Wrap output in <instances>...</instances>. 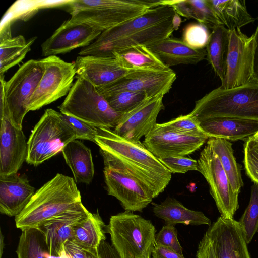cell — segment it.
I'll list each match as a JSON object with an SVG mask.
<instances>
[{"instance_id":"cell-49","label":"cell","mask_w":258,"mask_h":258,"mask_svg":"<svg viewBox=\"0 0 258 258\" xmlns=\"http://www.w3.org/2000/svg\"><path fill=\"white\" fill-rule=\"evenodd\" d=\"M181 23V19L177 13H176L172 20L173 26L174 30L179 28Z\"/></svg>"},{"instance_id":"cell-27","label":"cell","mask_w":258,"mask_h":258,"mask_svg":"<svg viewBox=\"0 0 258 258\" xmlns=\"http://www.w3.org/2000/svg\"><path fill=\"white\" fill-rule=\"evenodd\" d=\"M207 1L221 24L229 30L240 29L256 20L247 11L245 1Z\"/></svg>"},{"instance_id":"cell-37","label":"cell","mask_w":258,"mask_h":258,"mask_svg":"<svg viewBox=\"0 0 258 258\" xmlns=\"http://www.w3.org/2000/svg\"><path fill=\"white\" fill-rule=\"evenodd\" d=\"M210 34L208 28L200 23H190L184 28L182 41L195 49H203L209 42Z\"/></svg>"},{"instance_id":"cell-32","label":"cell","mask_w":258,"mask_h":258,"mask_svg":"<svg viewBox=\"0 0 258 258\" xmlns=\"http://www.w3.org/2000/svg\"><path fill=\"white\" fill-rule=\"evenodd\" d=\"M36 39L34 37L27 41L20 35L0 42V76L25 57Z\"/></svg>"},{"instance_id":"cell-33","label":"cell","mask_w":258,"mask_h":258,"mask_svg":"<svg viewBox=\"0 0 258 258\" xmlns=\"http://www.w3.org/2000/svg\"><path fill=\"white\" fill-rule=\"evenodd\" d=\"M16 253L18 258H50L45 235L38 228L22 231Z\"/></svg>"},{"instance_id":"cell-51","label":"cell","mask_w":258,"mask_h":258,"mask_svg":"<svg viewBox=\"0 0 258 258\" xmlns=\"http://www.w3.org/2000/svg\"><path fill=\"white\" fill-rule=\"evenodd\" d=\"M257 232H258V230H257Z\"/></svg>"},{"instance_id":"cell-38","label":"cell","mask_w":258,"mask_h":258,"mask_svg":"<svg viewBox=\"0 0 258 258\" xmlns=\"http://www.w3.org/2000/svg\"><path fill=\"white\" fill-rule=\"evenodd\" d=\"M194 14V19L208 28L222 25L207 0H188Z\"/></svg>"},{"instance_id":"cell-44","label":"cell","mask_w":258,"mask_h":258,"mask_svg":"<svg viewBox=\"0 0 258 258\" xmlns=\"http://www.w3.org/2000/svg\"><path fill=\"white\" fill-rule=\"evenodd\" d=\"M196 258H217L212 241L206 233L199 244Z\"/></svg>"},{"instance_id":"cell-40","label":"cell","mask_w":258,"mask_h":258,"mask_svg":"<svg viewBox=\"0 0 258 258\" xmlns=\"http://www.w3.org/2000/svg\"><path fill=\"white\" fill-rule=\"evenodd\" d=\"M172 173H185L198 171L197 160L186 156H170L158 158Z\"/></svg>"},{"instance_id":"cell-15","label":"cell","mask_w":258,"mask_h":258,"mask_svg":"<svg viewBox=\"0 0 258 258\" xmlns=\"http://www.w3.org/2000/svg\"><path fill=\"white\" fill-rule=\"evenodd\" d=\"M103 31L88 24L64 21L41 45L42 54L46 57L64 54L93 43Z\"/></svg>"},{"instance_id":"cell-20","label":"cell","mask_w":258,"mask_h":258,"mask_svg":"<svg viewBox=\"0 0 258 258\" xmlns=\"http://www.w3.org/2000/svg\"><path fill=\"white\" fill-rule=\"evenodd\" d=\"M74 64L77 76L85 79L96 87L110 84L133 71L123 68L114 57L79 55Z\"/></svg>"},{"instance_id":"cell-13","label":"cell","mask_w":258,"mask_h":258,"mask_svg":"<svg viewBox=\"0 0 258 258\" xmlns=\"http://www.w3.org/2000/svg\"><path fill=\"white\" fill-rule=\"evenodd\" d=\"M176 79L171 69L167 71H133L106 86L96 87L101 95L128 91L145 93L149 98L168 93Z\"/></svg>"},{"instance_id":"cell-19","label":"cell","mask_w":258,"mask_h":258,"mask_svg":"<svg viewBox=\"0 0 258 258\" xmlns=\"http://www.w3.org/2000/svg\"><path fill=\"white\" fill-rule=\"evenodd\" d=\"M28 144L22 129L1 117L0 177L17 174L26 160Z\"/></svg>"},{"instance_id":"cell-3","label":"cell","mask_w":258,"mask_h":258,"mask_svg":"<svg viewBox=\"0 0 258 258\" xmlns=\"http://www.w3.org/2000/svg\"><path fill=\"white\" fill-rule=\"evenodd\" d=\"M81 203V194L74 179L57 173L35 191L27 206L15 217L16 226L22 231L38 228Z\"/></svg>"},{"instance_id":"cell-46","label":"cell","mask_w":258,"mask_h":258,"mask_svg":"<svg viewBox=\"0 0 258 258\" xmlns=\"http://www.w3.org/2000/svg\"><path fill=\"white\" fill-rule=\"evenodd\" d=\"M99 258H120L115 249L109 243L103 241L98 248Z\"/></svg>"},{"instance_id":"cell-43","label":"cell","mask_w":258,"mask_h":258,"mask_svg":"<svg viewBox=\"0 0 258 258\" xmlns=\"http://www.w3.org/2000/svg\"><path fill=\"white\" fill-rule=\"evenodd\" d=\"M60 258H99L98 250L87 249L71 241L64 244Z\"/></svg>"},{"instance_id":"cell-9","label":"cell","mask_w":258,"mask_h":258,"mask_svg":"<svg viewBox=\"0 0 258 258\" xmlns=\"http://www.w3.org/2000/svg\"><path fill=\"white\" fill-rule=\"evenodd\" d=\"M76 134L63 119L61 112L45 110L34 127L27 141V163L37 166L54 156L71 141Z\"/></svg>"},{"instance_id":"cell-42","label":"cell","mask_w":258,"mask_h":258,"mask_svg":"<svg viewBox=\"0 0 258 258\" xmlns=\"http://www.w3.org/2000/svg\"><path fill=\"white\" fill-rule=\"evenodd\" d=\"M156 245L163 246L183 254V249L177 238V232L174 225L166 224L156 234Z\"/></svg>"},{"instance_id":"cell-35","label":"cell","mask_w":258,"mask_h":258,"mask_svg":"<svg viewBox=\"0 0 258 258\" xmlns=\"http://www.w3.org/2000/svg\"><path fill=\"white\" fill-rule=\"evenodd\" d=\"M101 95L115 111L121 114L129 112L149 98L144 92L128 91H121Z\"/></svg>"},{"instance_id":"cell-34","label":"cell","mask_w":258,"mask_h":258,"mask_svg":"<svg viewBox=\"0 0 258 258\" xmlns=\"http://www.w3.org/2000/svg\"><path fill=\"white\" fill-rule=\"evenodd\" d=\"M238 222L248 244L258 230V184L251 186L249 204Z\"/></svg>"},{"instance_id":"cell-10","label":"cell","mask_w":258,"mask_h":258,"mask_svg":"<svg viewBox=\"0 0 258 258\" xmlns=\"http://www.w3.org/2000/svg\"><path fill=\"white\" fill-rule=\"evenodd\" d=\"M44 72L31 97L29 111H35L67 95L76 74L74 63L56 55L42 59Z\"/></svg>"},{"instance_id":"cell-29","label":"cell","mask_w":258,"mask_h":258,"mask_svg":"<svg viewBox=\"0 0 258 258\" xmlns=\"http://www.w3.org/2000/svg\"><path fill=\"white\" fill-rule=\"evenodd\" d=\"M229 30L223 25L212 29L206 46V56L214 72L222 82L226 72Z\"/></svg>"},{"instance_id":"cell-36","label":"cell","mask_w":258,"mask_h":258,"mask_svg":"<svg viewBox=\"0 0 258 258\" xmlns=\"http://www.w3.org/2000/svg\"><path fill=\"white\" fill-rule=\"evenodd\" d=\"M162 130L191 135H206L201 129L198 120L190 113L181 115L168 122L155 125Z\"/></svg>"},{"instance_id":"cell-8","label":"cell","mask_w":258,"mask_h":258,"mask_svg":"<svg viewBox=\"0 0 258 258\" xmlns=\"http://www.w3.org/2000/svg\"><path fill=\"white\" fill-rule=\"evenodd\" d=\"M44 72L42 59H30L21 65L8 81L0 76L4 84L6 103L1 104V117L8 119L16 128L22 129V123L29 111L30 100Z\"/></svg>"},{"instance_id":"cell-25","label":"cell","mask_w":258,"mask_h":258,"mask_svg":"<svg viewBox=\"0 0 258 258\" xmlns=\"http://www.w3.org/2000/svg\"><path fill=\"white\" fill-rule=\"evenodd\" d=\"M153 206L155 215L163 219L166 224L211 225V220L202 212L189 209L174 198L168 197L160 204L153 203Z\"/></svg>"},{"instance_id":"cell-26","label":"cell","mask_w":258,"mask_h":258,"mask_svg":"<svg viewBox=\"0 0 258 258\" xmlns=\"http://www.w3.org/2000/svg\"><path fill=\"white\" fill-rule=\"evenodd\" d=\"M61 152L76 182L90 184L94 175L91 150L80 141L75 139L69 142Z\"/></svg>"},{"instance_id":"cell-30","label":"cell","mask_w":258,"mask_h":258,"mask_svg":"<svg viewBox=\"0 0 258 258\" xmlns=\"http://www.w3.org/2000/svg\"><path fill=\"white\" fill-rule=\"evenodd\" d=\"M106 226L99 213H91L74 229L71 241L90 250H98L106 239Z\"/></svg>"},{"instance_id":"cell-4","label":"cell","mask_w":258,"mask_h":258,"mask_svg":"<svg viewBox=\"0 0 258 258\" xmlns=\"http://www.w3.org/2000/svg\"><path fill=\"white\" fill-rule=\"evenodd\" d=\"M160 4L161 0H70L65 6L71 15L70 21L104 31Z\"/></svg>"},{"instance_id":"cell-12","label":"cell","mask_w":258,"mask_h":258,"mask_svg":"<svg viewBox=\"0 0 258 258\" xmlns=\"http://www.w3.org/2000/svg\"><path fill=\"white\" fill-rule=\"evenodd\" d=\"M226 72L221 85L230 89L253 81L255 41L253 34L248 37L240 29L229 30Z\"/></svg>"},{"instance_id":"cell-47","label":"cell","mask_w":258,"mask_h":258,"mask_svg":"<svg viewBox=\"0 0 258 258\" xmlns=\"http://www.w3.org/2000/svg\"><path fill=\"white\" fill-rule=\"evenodd\" d=\"M253 34L256 44L254 57L253 81L258 83V25Z\"/></svg>"},{"instance_id":"cell-41","label":"cell","mask_w":258,"mask_h":258,"mask_svg":"<svg viewBox=\"0 0 258 258\" xmlns=\"http://www.w3.org/2000/svg\"><path fill=\"white\" fill-rule=\"evenodd\" d=\"M61 114L64 120L75 133L76 139L88 140L95 143L98 127L73 116Z\"/></svg>"},{"instance_id":"cell-31","label":"cell","mask_w":258,"mask_h":258,"mask_svg":"<svg viewBox=\"0 0 258 258\" xmlns=\"http://www.w3.org/2000/svg\"><path fill=\"white\" fill-rule=\"evenodd\" d=\"M209 145L218 157L233 191L239 194L243 186L240 168L234 155L232 143L221 138H210Z\"/></svg>"},{"instance_id":"cell-21","label":"cell","mask_w":258,"mask_h":258,"mask_svg":"<svg viewBox=\"0 0 258 258\" xmlns=\"http://www.w3.org/2000/svg\"><path fill=\"white\" fill-rule=\"evenodd\" d=\"M35 192V188L24 176L16 174L0 177L1 213L16 217L27 206Z\"/></svg>"},{"instance_id":"cell-50","label":"cell","mask_w":258,"mask_h":258,"mask_svg":"<svg viewBox=\"0 0 258 258\" xmlns=\"http://www.w3.org/2000/svg\"><path fill=\"white\" fill-rule=\"evenodd\" d=\"M250 137L254 142L258 144V132Z\"/></svg>"},{"instance_id":"cell-23","label":"cell","mask_w":258,"mask_h":258,"mask_svg":"<svg viewBox=\"0 0 258 258\" xmlns=\"http://www.w3.org/2000/svg\"><path fill=\"white\" fill-rule=\"evenodd\" d=\"M200 125L210 138L228 141L246 139L258 132V121L229 117H215L201 120Z\"/></svg>"},{"instance_id":"cell-2","label":"cell","mask_w":258,"mask_h":258,"mask_svg":"<svg viewBox=\"0 0 258 258\" xmlns=\"http://www.w3.org/2000/svg\"><path fill=\"white\" fill-rule=\"evenodd\" d=\"M175 14L168 6L150 8L139 16L103 31L78 54L113 57L114 54L133 47L152 46L171 35Z\"/></svg>"},{"instance_id":"cell-18","label":"cell","mask_w":258,"mask_h":258,"mask_svg":"<svg viewBox=\"0 0 258 258\" xmlns=\"http://www.w3.org/2000/svg\"><path fill=\"white\" fill-rule=\"evenodd\" d=\"M90 212L82 203L43 223L38 228L44 234L50 258H60L63 247L71 241L74 228Z\"/></svg>"},{"instance_id":"cell-28","label":"cell","mask_w":258,"mask_h":258,"mask_svg":"<svg viewBox=\"0 0 258 258\" xmlns=\"http://www.w3.org/2000/svg\"><path fill=\"white\" fill-rule=\"evenodd\" d=\"M120 64L130 71H167L171 69L148 47H133L113 54Z\"/></svg>"},{"instance_id":"cell-14","label":"cell","mask_w":258,"mask_h":258,"mask_svg":"<svg viewBox=\"0 0 258 258\" xmlns=\"http://www.w3.org/2000/svg\"><path fill=\"white\" fill-rule=\"evenodd\" d=\"M107 194L116 198L125 211L142 212L152 201V192L135 177L124 172L104 168Z\"/></svg>"},{"instance_id":"cell-16","label":"cell","mask_w":258,"mask_h":258,"mask_svg":"<svg viewBox=\"0 0 258 258\" xmlns=\"http://www.w3.org/2000/svg\"><path fill=\"white\" fill-rule=\"evenodd\" d=\"M209 138L206 135L182 134L154 125L143 143L158 158L186 156L200 149Z\"/></svg>"},{"instance_id":"cell-11","label":"cell","mask_w":258,"mask_h":258,"mask_svg":"<svg viewBox=\"0 0 258 258\" xmlns=\"http://www.w3.org/2000/svg\"><path fill=\"white\" fill-rule=\"evenodd\" d=\"M198 161V172L208 182L221 216L233 219L239 208L238 195L235 192L221 162L211 147L206 144Z\"/></svg>"},{"instance_id":"cell-24","label":"cell","mask_w":258,"mask_h":258,"mask_svg":"<svg viewBox=\"0 0 258 258\" xmlns=\"http://www.w3.org/2000/svg\"><path fill=\"white\" fill-rule=\"evenodd\" d=\"M148 48L169 68L179 64H196L207 55L205 49H194L182 40L170 37Z\"/></svg>"},{"instance_id":"cell-5","label":"cell","mask_w":258,"mask_h":258,"mask_svg":"<svg viewBox=\"0 0 258 258\" xmlns=\"http://www.w3.org/2000/svg\"><path fill=\"white\" fill-rule=\"evenodd\" d=\"M190 113L198 121L215 117L258 121V83L230 89L219 87L196 101Z\"/></svg>"},{"instance_id":"cell-6","label":"cell","mask_w":258,"mask_h":258,"mask_svg":"<svg viewBox=\"0 0 258 258\" xmlns=\"http://www.w3.org/2000/svg\"><path fill=\"white\" fill-rule=\"evenodd\" d=\"M106 230L120 258H151L156 244L150 220L125 211L111 216Z\"/></svg>"},{"instance_id":"cell-45","label":"cell","mask_w":258,"mask_h":258,"mask_svg":"<svg viewBox=\"0 0 258 258\" xmlns=\"http://www.w3.org/2000/svg\"><path fill=\"white\" fill-rule=\"evenodd\" d=\"M151 255L152 258H184L183 254L160 245H156Z\"/></svg>"},{"instance_id":"cell-7","label":"cell","mask_w":258,"mask_h":258,"mask_svg":"<svg viewBox=\"0 0 258 258\" xmlns=\"http://www.w3.org/2000/svg\"><path fill=\"white\" fill-rule=\"evenodd\" d=\"M58 108L63 114L97 127L111 129L115 128L123 115L111 107L95 85L79 76H76V80Z\"/></svg>"},{"instance_id":"cell-17","label":"cell","mask_w":258,"mask_h":258,"mask_svg":"<svg viewBox=\"0 0 258 258\" xmlns=\"http://www.w3.org/2000/svg\"><path fill=\"white\" fill-rule=\"evenodd\" d=\"M164 96L148 98L133 109L122 115L113 130L118 135L130 141H139L157 123L159 112L164 108Z\"/></svg>"},{"instance_id":"cell-48","label":"cell","mask_w":258,"mask_h":258,"mask_svg":"<svg viewBox=\"0 0 258 258\" xmlns=\"http://www.w3.org/2000/svg\"><path fill=\"white\" fill-rule=\"evenodd\" d=\"M247 245L245 239L243 238L237 250L236 258H250Z\"/></svg>"},{"instance_id":"cell-22","label":"cell","mask_w":258,"mask_h":258,"mask_svg":"<svg viewBox=\"0 0 258 258\" xmlns=\"http://www.w3.org/2000/svg\"><path fill=\"white\" fill-rule=\"evenodd\" d=\"M206 233L212 241L217 258H236L237 250L244 238L238 221L220 216Z\"/></svg>"},{"instance_id":"cell-39","label":"cell","mask_w":258,"mask_h":258,"mask_svg":"<svg viewBox=\"0 0 258 258\" xmlns=\"http://www.w3.org/2000/svg\"><path fill=\"white\" fill-rule=\"evenodd\" d=\"M243 164L248 177L258 184V144L250 137L246 139L244 144Z\"/></svg>"},{"instance_id":"cell-1","label":"cell","mask_w":258,"mask_h":258,"mask_svg":"<svg viewBox=\"0 0 258 258\" xmlns=\"http://www.w3.org/2000/svg\"><path fill=\"white\" fill-rule=\"evenodd\" d=\"M95 143L104 168L135 177L152 192L154 198L164 191L171 179L172 173L140 141H130L111 128L98 127Z\"/></svg>"}]
</instances>
